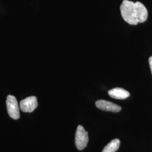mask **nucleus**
Instances as JSON below:
<instances>
[{
	"label": "nucleus",
	"instance_id": "1",
	"mask_svg": "<svg viewBox=\"0 0 152 152\" xmlns=\"http://www.w3.org/2000/svg\"><path fill=\"white\" fill-rule=\"evenodd\" d=\"M121 14L125 22L131 25H137L135 2L126 0L122 1L120 6Z\"/></svg>",
	"mask_w": 152,
	"mask_h": 152
},
{
	"label": "nucleus",
	"instance_id": "2",
	"mask_svg": "<svg viewBox=\"0 0 152 152\" xmlns=\"http://www.w3.org/2000/svg\"><path fill=\"white\" fill-rule=\"evenodd\" d=\"M88 141V132L81 125H79L76 130L75 144L77 148L82 151L87 146Z\"/></svg>",
	"mask_w": 152,
	"mask_h": 152
},
{
	"label": "nucleus",
	"instance_id": "3",
	"mask_svg": "<svg viewBox=\"0 0 152 152\" xmlns=\"http://www.w3.org/2000/svg\"><path fill=\"white\" fill-rule=\"evenodd\" d=\"M6 106L8 114L14 120L20 118V111L16 98L12 95H8L6 100Z\"/></svg>",
	"mask_w": 152,
	"mask_h": 152
},
{
	"label": "nucleus",
	"instance_id": "4",
	"mask_svg": "<svg viewBox=\"0 0 152 152\" xmlns=\"http://www.w3.org/2000/svg\"><path fill=\"white\" fill-rule=\"evenodd\" d=\"M38 107L37 99L36 96H29L20 102V108L23 112L31 113Z\"/></svg>",
	"mask_w": 152,
	"mask_h": 152
},
{
	"label": "nucleus",
	"instance_id": "5",
	"mask_svg": "<svg viewBox=\"0 0 152 152\" xmlns=\"http://www.w3.org/2000/svg\"><path fill=\"white\" fill-rule=\"evenodd\" d=\"M95 105L98 108L104 111L117 113L121 110L120 105L104 100H99L96 102Z\"/></svg>",
	"mask_w": 152,
	"mask_h": 152
},
{
	"label": "nucleus",
	"instance_id": "6",
	"mask_svg": "<svg viewBox=\"0 0 152 152\" xmlns=\"http://www.w3.org/2000/svg\"><path fill=\"white\" fill-rule=\"evenodd\" d=\"M135 5L136 8V19L138 23H142L145 22L148 16L147 8L140 2H136Z\"/></svg>",
	"mask_w": 152,
	"mask_h": 152
},
{
	"label": "nucleus",
	"instance_id": "7",
	"mask_svg": "<svg viewBox=\"0 0 152 152\" xmlns=\"http://www.w3.org/2000/svg\"><path fill=\"white\" fill-rule=\"evenodd\" d=\"M108 95L111 98L115 99H125L129 97L130 93L122 88L117 87L110 90Z\"/></svg>",
	"mask_w": 152,
	"mask_h": 152
},
{
	"label": "nucleus",
	"instance_id": "8",
	"mask_svg": "<svg viewBox=\"0 0 152 152\" xmlns=\"http://www.w3.org/2000/svg\"><path fill=\"white\" fill-rule=\"evenodd\" d=\"M120 145V140L114 139L104 148L102 152H115L118 149Z\"/></svg>",
	"mask_w": 152,
	"mask_h": 152
},
{
	"label": "nucleus",
	"instance_id": "9",
	"mask_svg": "<svg viewBox=\"0 0 152 152\" xmlns=\"http://www.w3.org/2000/svg\"><path fill=\"white\" fill-rule=\"evenodd\" d=\"M149 65H150V68H151L152 74V56L150 57L149 59Z\"/></svg>",
	"mask_w": 152,
	"mask_h": 152
},
{
	"label": "nucleus",
	"instance_id": "10",
	"mask_svg": "<svg viewBox=\"0 0 152 152\" xmlns=\"http://www.w3.org/2000/svg\"><path fill=\"white\" fill-rule=\"evenodd\" d=\"M126 1V0H123V1Z\"/></svg>",
	"mask_w": 152,
	"mask_h": 152
}]
</instances>
